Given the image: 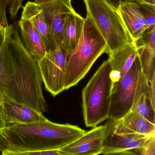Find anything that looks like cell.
Here are the masks:
<instances>
[{
  "label": "cell",
  "mask_w": 155,
  "mask_h": 155,
  "mask_svg": "<svg viewBox=\"0 0 155 155\" xmlns=\"http://www.w3.org/2000/svg\"><path fill=\"white\" fill-rule=\"evenodd\" d=\"M123 24L133 42L142 38L147 30L145 18L136 0L120 2L118 8Z\"/></svg>",
  "instance_id": "obj_11"
},
{
  "label": "cell",
  "mask_w": 155,
  "mask_h": 155,
  "mask_svg": "<svg viewBox=\"0 0 155 155\" xmlns=\"http://www.w3.org/2000/svg\"><path fill=\"white\" fill-rule=\"evenodd\" d=\"M109 58L103 62L82 91L85 125L97 127L108 119L113 82L110 78Z\"/></svg>",
  "instance_id": "obj_4"
},
{
  "label": "cell",
  "mask_w": 155,
  "mask_h": 155,
  "mask_svg": "<svg viewBox=\"0 0 155 155\" xmlns=\"http://www.w3.org/2000/svg\"><path fill=\"white\" fill-rule=\"evenodd\" d=\"M141 69L138 55L130 69L112 87L108 119L119 120L131 111Z\"/></svg>",
  "instance_id": "obj_7"
},
{
  "label": "cell",
  "mask_w": 155,
  "mask_h": 155,
  "mask_svg": "<svg viewBox=\"0 0 155 155\" xmlns=\"http://www.w3.org/2000/svg\"><path fill=\"white\" fill-rule=\"evenodd\" d=\"M18 26L26 49L38 60L42 58L47 53V48L40 33L27 19L21 18Z\"/></svg>",
  "instance_id": "obj_16"
},
{
  "label": "cell",
  "mask_w": 155,
  "mask_h": 155,
  "mask_svg": "<svg viewBox=\"0 0 155 155\" xmlns=\"http://www.w3.org/2000/svg\"><path fill=\"white\" fill-rule=\"evenodd\" d=\"M21 18L30 21L40 33L45 42L47 51L55 48L56 44L45 19L43 10L40 5L34 2H28L22 7Z\"/></svg>",
  "instance_id": "obj_15"
},
{
  "label": "cell",
  "mask_w": 155,
  "mask_h": 155,
  "mask_svg": "<svg viewBox=\"0 0 155 155\" xmlns=\"http://www.w3.org/2000/svg\"><path fill=\"white\" fill-rule=\"evenodd\" d=\"M42 82L38 60L26 49L17 28L9 25L0 48V103L13 101L46 112Z\"/></svg>",
  "instance_id": "obj_1"
},
{
  "label": "cell",
  "mask_w": 155,
  "mask_h": 155,
  "mask_svg": "<svg viewBox=\"0 0 155 155\" xmlns=\"http://www.w3.org/2000/svg\"><path fill=\"white\" fill-rule=\"evenodd\" d=\"M75 125L45 121L14 124L0 131L2 155H28L35 151L60 149L86 132Z\"/></svg>",
  "instance_id": "obj_2"
},
{
  "label": "cell",
  "mask_w": 155,
  "mask_h": 155,
  "mask_svg": "<svg viewBox=\"0 0 155 155\" xmlns=\"http://www.w3.org/2000/svg\"><path fill=\"white\" fill-rule=\"evenodd\" d=\"M105 125L95 127L81 137L60 149L67 155H96L101 154Z\"/></svg>",
  "instance_id": "obj_10"
},
{
  "label": "cell",
  "mask_w": 155,
  "mask_h": 155,
  "mask_svg": "<svg viewBox=\"0 0 155 155\" xmlns=\"http://www.w3.org/2000/svg\"><path fill=\"white\" fill-rule=\"evenodd\" d=\"M6 126V121L4 117L3 104L0 103V130L4 128Z\"/></svg>",
  "instance_id": "obj_25"
},
{
  "label": "cell",
  "mask_w": 155,
  "mask_h": 155,
  "mask_svg": "<svg viewBox=\"0 0 155 155\" xmlns=\"http://www.w3.org/2000/svg\"><path fill=\"white\" fill-rule=\"evenodd\" d=\"M121 120L126 127L136 133L144 135L155 133V124L137 112L131 110Z\"/></svg>",
  "instance_id": "obj_18"
},
{
  "label": "cell",
  "mask_w": 155,
  "mask_h": 155,
  "mask_svg": "<svg viewBox=\"0 0 155 155\" xmlns=\"http://www.w3.org/2000/svg\"><path fill=\"white\" fill-rule=\"evenodd\" d=\"M155 106L143 93L133 103L131 110L138 113L151 123L155 124Z\"/></svg>",
  "instance_id": "obj_19"
},
{
  "label": "cell",
  "mask_w": 155,
  "mask_h": 155,
  "mask_svg": "<svg viewBox=\"0 0 155 155\" xmlns=\"http://www.w3.org/2000/svg\"><path fill=\"white\" fill-rule=\"evenodd\" d=\"M141 65V71L146 79H155V27L148 29L142 38L135 42Z\"/></svg>",
  "instance_id": "obj_12"
},
{
  "label": "cell",
  "mask_w": 155,
  "mask_h": 155,
  "mask_svg": "<svg viewBox=\"0 0 155 155\" xmlns=\"http://www.w3.org/2000/svg\"><path fill=\"white\" fill-rule=\"evenodd\" d=\"M108 119L105 124L101 154L140 155L141 147L153 134H138L126 127L121 120Z\"/></svg>",
  "instance_id": "obj_6"
},
{
  "label": "cell",
  "mask_w": 155,
  "mask_h": 155,
  "mask_svg": "<svg viewBox=\"0 0 155 155\" xmlns=\"http://www.w3.org/2000/svg\"><path fill=\"white\" fill-rule=\"evenodd\" d=\"M155 133L151 135L140 149V155H155Z\"/></svg>",
  "instance_id": "obj_22"
},
{
  "label": "cell",
  "mask_w": 155,
  "mask_h": 155,
  "mask_svg": "<svg viewBox=\"0 0 155 155\" xmlns=\"http://www.w3.org/2000/svg\"><path fill=\"white\" fill-rule=\"evenodd\" d=\"M85 18L73 11L67 17L63 31V47L70 56L80 39Z\"/></svg>",
  "instance_id": "obj_17"
},
{
  "label": "cell",
  "mask_w": 155,
  "mask_h": 155,
  "mask_svg": "<svg viewBox=\"0 0 155 155\" xmlns=\"http://www.w3.org/2000/svg\"><path fill=\"white\" fill-rule=\"evenodd\" d=\"M89 17L106 41L107 54L133 43L117 8L107 0H83Z\"/></svg>",
  "instance_id": "obj_5"
},
{
  "label": "cell",
  "mask_w": 155,
  "mask_h": 155,
  "mask_svg": "<svg viewBox=\"0 0 155 155\" xmlns=\"http://www.w3.org/2000/svg\"><path fill=\"white\" fill-rule=\"evenodd\" d=\"M104 53L107 54L106 41L91 19L87 16L80 39L70 56L65 74V90L77 85Z\"/></svg>",
  "instance_id": "obj_3"
},
{
  "label": "cell",
  "mask_w": 155,
  "mask_h": 155,
  "mask_svg": "<svg viewBox=\"0 0 155 155\" xmlns=\"http://www.w3.org/2000/svg\"><path fill=\"white\" fill-rule=\"evenodd\" d=\"M23 0H0V24L5 27L8 26L7 19L6 9L9 8L10 15L12 19L17 18L18 12L22 8Z\"/></svg>",
  "instance_id": "obj_20"
},
{
  "label": "cell",
  "mask_w": 155,
  "mask_h": 155,
  "mask_svg": "<svg viewBox=\"0 0 155 155\" xmlns=\"http://www.w3.org/2000/svg\"><path fill=\"white\" fill-rule=\"evenodd\" d=\"M145 18L147 29L155 27V4L144 0H136Z\"/></svg>",
  "instance_id": "obj_21"
},
{
  "label": "cell",
  "mask_w": 155,
  "mask_h": 155,
  "mask_svg": "<svg viewBox=\"0 0 155 155\" xmlns=\"http://www.w3.org/2000/svg\"><path fill=\"white\" fill-rule=\"evenodd\" d=\"M69 58L63 47L56 45L38 60L42 82L46 89L53 97L65 90L64 81Z\"/></svg>",
  "instance_id": "obj_8"
},
{
  "label": "cell",
  "mask_w": 155,
  "mask_h": 155,
  "mask_svg": "<svg viewBox=\"0 0 155 155\" xmlns=\"http://www.w3.org/2000/svg\"><path fill=\"white\" fill-rule=\"evenodd\" d=\"M72 0H56L41 4L45 19L56 45L63 47L64 23L68 16L74 10Z\"/></svg>",
  "instance_id": "obj_9"
},
{
  "label": "cell",
  "mask_w": 155,
  "mask_h": 155,
  "mask_svg": "<svg viewBox=\"0 0 155 155\" xmlns=\"http://www.w3.org/2000/svg\"><path fill=\"white\" fill-rule=\"evenodd\" d=\"M108 1L112 4L115 8H118L120 3L123 2L129 1H135V0H107Z\"/></svg>",
  "instance_id": "obj_26"
},
{
  "label": "cell",
  "mask_w": 155,
  "mask_h": 155,
  "mask_svg": "<svg viewBox=\"0 0 155 155\" xmlns=\"http://www.w3.org/2000/svg\"><path fill=\"white\" fill-rule=\"evenodd\" d=\"M67 155L60 149L48 150L42 151H35L29 153L28 155Z\"/></svg>",
  "instance_id": "obj_23"
},
{
  "label": "cell",
  "mask_w": 155,
  "mask_h": 155,
  "mask_svg": "<svg viewBox=\"0 0 155 155\" xmlns=\"http://www.w3.org/2000/svg\"><path fill=\"white\" fill-rule=\"evenodd\" d=\"M144 1L149 2V3L155 4V0H144Z\"/></svg>",
  "instance_id": "obj_28"
},
{
  "label": "cell",
  "mask_w": 155,
  "mask_h": 155,
  "mask_svg": "<svg viewBox=\"0 0 155 155\" xmlns=\"http://www.w3.org/2000/svg\"><path fill=\"white\" fill-rule=\"evenodd\" d=\"M3 107L7 126L14 124H25L48 120L42 113L17 101H5L3 102Z\"/></svg>",
  "instance_id": "obj_14"
},
{
  "label": "cell",
  "mask_w": 155,
  "mask_h": 155,
  "mask_svg": "<svg viewBox=\"0 0 155 155\" xmlns=\"http://www.w3.org/2000/svg\"><path fill=\"white\" fill-rule=\"evenodd\" d=\"M137 55L135 42L118 49L109 54L111 64L110 76L113 82L112 87L130 69Z\"/></svg>",
  "instance_id": "obj_13"
},
{
  "label": "cell",
  "mask_w": 155,
  "mask_h": 155,
  "mask_svg": "<svg viewBox=\"0 0 155 155\" xmlns=\"http://www.w3.org/2000/svg\"><path fill=\"white\" fill-rule=\"evenodd\" d=\"M54 1H56V0H34V2L39 5H41V4L49 3V2Z\"/></svg>",
  "instance_id": "obj_27"
},
{
  "label": "cell",
  "mask_w": 155,
  "mask_h": 155,
  "mask_svg": "<svg viewBox=\"0 0 155 155\" xmlns=\"http://www.w3.org/2000/svg\"><path fill=\"white\" fill-rule=\"evenodd\" d=\"M7 27L0 24V48L5 43L7 35Z\"/></svg>",
  "instance_id": "obj_24"
}]
</instances>
